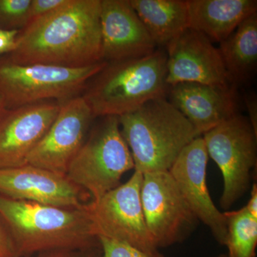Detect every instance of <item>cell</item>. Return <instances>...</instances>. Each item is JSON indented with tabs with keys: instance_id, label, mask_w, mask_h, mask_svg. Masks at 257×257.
Segmentation results:
<instances>
[{
	"instance_id": "6da1fadb",
	"label": "cell",
	"mask_w": 257,
	"mask_h": 257,
	"mask_svg": "<svg viewBox=\"0 0 257 257\" xmlns=\"http://www.w3.org/2000/svg\"><path fill=\"white\" fill-rule=\"evenodd\" d=\"M101 0H68L19 32L9 58L20 64L81 68L101 59Z\"/></svg>"
},
{
	"instance_id": "7a4b0ae2",
	"label": "cell",
	"mask_w": 257,
	"mask_h": 257,
	"mask_svg": "<svg viewBox=\"0 0 257 257\" xmlns=\"http://www.w3.org/2000/svg\"><path fill=\"white\" fill-rule=\"evenodd\" d=\"M84 204L79 208L56 207L0 194V217L9 229L19 257L54 250L92 249L100 243Z\"/></svg>"
},
{
	"instance_id": "3957f363",
	"label": "cell",
	"mask_w": 257,
	"mask_h": 257,
	"mask_svg": "<svg viewBox=\"0 0 257 257\" xmlns=\"http://www.w3.org/2000/svg\"><path fill=\"white\" fill-rule=\"evenodd\" d=\"M119 121L135 170L143 175L170 170L182 150L200 137L166 96L147 101Z\"/></svg>"
},
{
	"instance_id": "277c9868",
	"label": "cell",
	"mask_w": 257,
	"mask_h": 257,
	"mask_svg": "<svg viewBox=\"0 0 257 257\" xmlns=\"http://www.w3.org/2000/svg\"><path fill=\"white\" fill-rule=\"evenodd\" d=\"M166 78L167 54L157 49L140 58L106 62L88 81L82 96L94 117L119 116L166 96Z\"/></svg>"
},
{
	"instance_id": "5b68a950",
	"label": "cell",
	"mask_w": 257,
	"mask_h": 257,
	"mask_svg": "<svg viewBox=\"0 0 257 257\" xmlns=\"http://www.w3.org/2000/svg\"><path fill=\"white\" fill-rule=\"evenodd\" d=\"M106 62L68 68L47 64H20L0 56V97L7 109L44 101L59 103L82 95L88 81Z\"/></svg>"
},
{
	"instance_id": "8992f818",
	"label": "cell",
	"mask_w": 257,
	"mask_h": 257,
	"mask_svg": "<svg viewBox=\"0 0 257 257\" xmlns=\"http://www.w3.org/2000/svg\"><path fill=\"white\" fill-rule=\"evenodd\" d=\"M66 175L96 201L119 187L121 177L135 170L130 149L120 130L119 116H101Z\"/></svg>"
},
{
	"instance_id": "52a82bcc",
	"label": "cell",
	"mask_w": 257,
	"mask_h": 257,
	"mask_svg": "<svg viewBox=\"0 0 257 257\" xmlns=\"http://www.w3.org/2000/svg\"><path fill=\"white\" fill-rule=\"evenodd\" d=\"M208 156L220 169L224 189L221 207L229 209L250 187L256 166L257 134L247 118L236 114L204 133Z\"/></svg>"
},
{
	"instance_id": "ba28073f",
	"label": "cell",
	"mask_w": 257,
	"mask_h": 257,
	"mask_svg": "<svg viewBox=\"0 0 257 257\" xmlns=\"http://www.w3.org/2000/svg\"><path fill=\"white\" fill-rule=\"evenodd\" d=\"M143 175L135 171L127 182L109 191L84 208L99 236L127 243L144 251H159L150 231L142 205Z\"/></svg>"
},
{
	"instance_id": "9c48e42d",
	"label": "cell",
	"mask_w": 257,
	"mask_h": 257,
	"mask_svg": "<svg viewBox=\"0 0 257 257\" xmlns=\"http://www.w3.org/2000/svg\"><path fill=\"white\" fill-rule=\"evenodd\" d=\"M141 200L147 229L158 248L183 241L199 221L169 171L144 174Z\"/></svg>"
},
{
	"instance_id": "30bf717a",
	"label": "cell",
	"mask_w": 257,
	"mask_h": 257,
	"mask_svg": "<svg viewBox=\"0 0 257 257\" xmlns=\"http://www.w3.org/2000/svg\"><path fill=\"white\" fill-rule=\"evenodd\" d=\"M60 104L55 121L29 155L28 164L66 175L95 117L82 95Z\"/></svg>"
},
{
	"instance_id": "8fae6325",
	"label": "cell",
	"mask_w": 257,
	"mask_h": 257,
	"mask_svg": "<svg viewBox=\"0 0 257 257\" xmlns=\"http://www.w3.org/2000/svg\"><path fill=\"white\" fill-rule=\"evenodd\" d=\"M208 158L204 139L198 137L182 150L169 172L198 220L209 228L218 242L225 245L227 224L208 190Z\"/></svg>"
},
{
	"instance_id": "7c38bea8",
	"label": "cell",
	"mask_w": 257,
	"mask_h": 257,
	"mask_svg": "<svg viewBox=\"0 0 257 257\" xmlns=\"http://www.w3.org/2000/svg\"><path fill=\"white\" fill-rule=\"evenodd\" d=\"M0 194L65 208L82 207L91 201L89 194L67 175L31 165L0 170Z\"/></svg>"
},
{
	"instance_id": "4fadbf2b",
	"label": "cell",
	"mask_w": 257,
	"mask_h": 257,
	"mask_svg": "<svg viewBox=\"0 0 257 257\" xmlns=\"http://www.w3.org/2000/svg\"><path fill=\"white\" fill-rule=\"evenodd\" d=\"M166 49L169 87L182 82L232 84L219 50L200 32L186 29Z\"/></svg>"
},
{
	"instance_id": "5bb4252c",
	"label": "cell",
	"mask_w": 257,
	"mask_h": 257,
	"mask_svg": "<svg viewBox=\"0 0 257 257\" xmlns=\"http://www.w3.org/2000/svg\"><path fill=\"white\" fill-rule=\"evenodd\" d=\"M60 104L44 101L6 109L0 119V170L28 165V157L55 121Z\"/></svg>"
},
{
	"instance_id": "9a60e30c",
	"label": "cell",
	"mask_w": 257,
	"mask_h": 257,
	"mask_svg": "<svg viewBox=\"0 0 257 257\" xmlns=\"http://www.w3.org/2000/svg\"><path fill=\"white\" fill-rule=\"evenodd\" d=\"M100 25L104 62L140 58L157 50L128 0H101Z\"/></svg>"
},
{
	"instance_id": "2e32d148",
	"label": "cell",
	"mask_w": 257,
	"mask_h": 257,
	"mask_svg": "<svg viewBox=\"0 0 257 257\" xmlns=\"http://www.w3.org/2000/svg\"><path fill=\"white\" fill-rule=\"evenodd\" d=\"M167 94L199 136L237 114L234 84L182 82L169 87Z\"/></svg>"
},
{
	"instance_id": "e0dca14e",
	"label": "cell",
	"mask_w": 257,
	"mask_h": 257,
	"mask_svg": "<svg viewBox=\"0 0 257 257\" xmlns=\"http://www.w3.org/2000/svg\"><path fill=\"white\" fill-rule=\"evenodd\" d=\"M187 5L189 28L219 43L257 13L256 0H187Z\"/></svg>"
},
{
	"instance_id": "ac0fdd59",
	"label": "cell",
	"mask_w": 257,
	"mask_h": 257,
	"mask_svg": "<svg viewBox=\"0 0 257 257\" xmlns=\"http://www.w3.org/2000/svg\"><path fill=\"white\" fill-rule=\"evenodd\" d=\"M157 47H167L189 28L187 0H128Z\"/></svg>"
},
{
	"instance_id": "d6986e66",
	"label": "cell",
	"mask_w": 257,
	"mask_h": 257,
	"mask_svg": "<svg viewBox=\"0 0 257 257\" xmlns=\"http://www.w3.org/2000/svg\"><path fill=\"white\" fill-rule=\"evenodd\" d=\"M219 50L231 84H243L254 74L257 65V13L243 20Z\"/></svg>"
},
{
	"instance_id": "ffe728a7",
	"label": "cell",
	"mask_w": 257,
	"mask_h": 257,
	"mask_svg": "<svg viewBox=\"0 0 257 257\" xmlns=\"http://www.w3.org/2000/svg\"><path fill=\"white\" fill-rule=\"evenodd\" d=\"M227 224L225 246L226 257H255L257 245V219L243 207L224 213Z\"/></svg>"
},
{
	"instance_id": "44dd1931",
	"label": "cell",
	"mask_w": 257,
	"mask_h": 257,
	"mask_svg": "<svg viewBox=\"0 0 257 257\" xmlns=\"http://www.w3.org/2000/svg\"><path fill=\"white\" fill-rule=\"evenodd\" d=\"M31 0H0V30L20 32L29 23Z\"/></svg>"
},
{
	"instance_id": "7402d4cb",
	"label": "cell",
	"mask_w": 257,
	"mask_h": 257,
	"mask_svg": "<svg viewBox=\"0 0 257 257\" xmlns=\"http://www.w3.org/2000/svg\"><path fill=\"white\" fill-rule=\"evenodd\" d=\"M98 238L101 248V257H165L159 251L148 252L104 236Z\"/></svg>"
},
{
	"instance_id": "603a6c76",
	"label": "cell",
	"mask_w": 257,
	"mask_h": 257,
	"mask_svg": "<svg viewBox=\"0 0 257 257\" xmlns=\"http://www.w3.org/2000/svg\"><path fill=\"white\" fill-rule=\"evenodd\" d=\"M68 0H31L29 24L63 6Z\"/></svg>"
},
{
	"instance_id": "cb8c5ba5",
	"label": "cell",
	"mask_w": 257,
	"mask_h": 257,
	"mask_svg": "<svg viewBox=\"0 0 257 257\" xmlns=\"http://www.w3.org/2000/svg\"><path fill=\"white\" fill-rule=\"evenodd\" d=\"M0 257H19L9 229L0 217Z\"/></svg>"
},
{
	"instance_id": "d4e9b609",
	"label": "cell",
	"mask_w": 257,
	"mask_h": 257,
	"mask_svg": "<svg viewBox=\"0 0 257 257\" xmlns=\"http://www.w3.org/2000/svg\"><path fill=\"white\" fill-rule=\"evenodd\" d=\"M101 248L88 250H54L38 253L36 257H101Z\"/></svg>"
},
{
	"instance_id": "484cf974",
	"label": "cell",
	"mask_w": 257,
	"mask_h": 257,
	"mask_svg": "<svg viewBox=\"0 0 257 257\" xmlns=\"http://www.w3.org/2000/svg\"><path fill=\"white\" fill-rule=\"evenodd\" d=\"M19 32H6L0 30V56L13 52L16 45Z\"/></svg>"
},
{
	"instance_id": "4316f807",
	"label": "cell",
	"mask_w": 257,
	"mask_h": 257,
	"mask_svg": "<svg viewBox=\"0 0 257 257\" xmlns=\"http://www.w3.org/2000/svg\"><path fill=\"white\" fill-rule=\"evenodd\" d=\"M245 105L248 114V120L252 126L253 131L257 134V100L253 96H246L244 98Z\"/></svg>"
},
{
	"instance_id": "83f0119b",
	"label": "cell",
	"mask_w": 257,
	"mask_h": 257,
	"mask_svg": "<svg viewBox=\"0 0 257 257\" xmlns=\"http://www.w3.org/2000/svg\"><path fill=\"white\" fill-rule=\"evenodd\" d=\"M251 192V197H250L247 204L245 206V208L253 217L257 219V187L256 184H253Z\"/></svg>"
},
{
	"instance_id": "f1b7e54d",
	"label": "cell",
	"mask_w": 257,
	"mask_h": 257,
	"mask_svg": "<svg viewBox=\"0 0 257 257\" xmlns=\"http://www.w3.org/2000/svg\"><path fill=\"white\" fill-rule=\"evenodd\" d=\"M6 108H5L4 103H3V99L0 97V119H1L2 116H3L5 111H6Z\"/></svg>"
},
{
	"instance_id": "f546056e",
	"label": "cell",
	"mask_w": 257,
	"mask_h": 257,
	"mask_svg": "<svg viewBox=\"0 0 257 257\" xmlns=\"http://www.w3.org/2000/svg\"><path fill=\"white\" fill-rule=\"evenodd\" d=\"M218 257H226V255L221 254L220 256H219Z\"/></svg>"
}]
</instances>
